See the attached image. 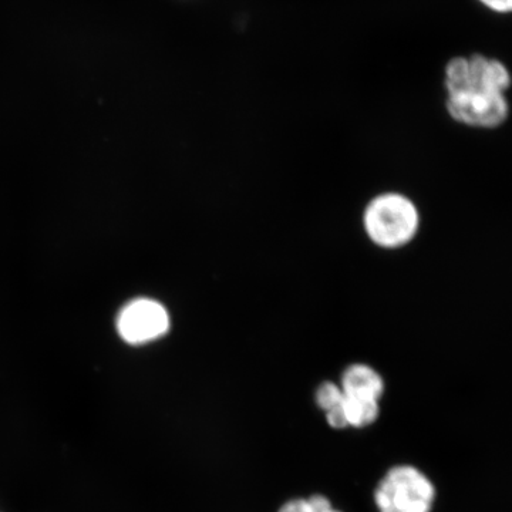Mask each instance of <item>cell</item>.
I'll return each instance as SVG.
<instances>
[{
  "mask_svg": "<svg viewBox=\"0 0 512 512\" xmlns=\"http://www.w3.org/2000/svg\"><path fill=\"white\" fill-rule=\"evenodd\" d=\"M446 107L448 114L458 123L480 128L501 126L510 113L505 94L497 93L450 94Z\"/></svg>",
  "mask_w": 512,
  "mask_h": 512,
  "instance_id": "277c9868",
  "label": "cell"
},
{
  "mask_svg": "<svg viewBox=\"0 0 512 512\" xmlns=\"http://www.w3.org/2000/svg\"><path fill=\"white\" fill-rule=\"evenodd\" d=\"M468 83L466 92L505 94L510 89L511 74L500 60L483 55L467 57ZM464 92V93H466Z\"/></svg>",
  "mask_w": 512,
  "mask_h": 512,
  "instance_id": "5b68a950",
  "label": "cell"
},
{
  "mask_svg": "<svg viewBox=\"0 0 512 512\" xmlns=\"http://www.w3.org/2000/svg\"><path fill=\"white\" fill-rule=\"evenodd\" d=\"M342 409L348 421V427H355V429H363L379 419V400L343 394Z\"/></svg>",
  "mask_w": 512,
  "mask_h": 512,
  "instance_id": "52a82bcc",
  "label": "cell"
},
{
  "mask_svg": "<svg viewBox=\"0 0 512 512\" xmlns=\"http://www.w3.org/2000/svg\"><path fill=\"white\" fill-rule=\"evenodd\" d=\"M279 512H312L311 503L309 500H292L288 501Z\"/></svg>",
  "mask_w": 512,
  "mask_h": 512,
  "instance_id": "7c38bea8",
  "label": "cell"
},
{
  "mask_svg": "<svg viewBox=\"0 0 512 512\" xmlns=\"http://www.w3.org/2000/svg\"><path fill=\"white\" fill-rule=\"evenodd\" d=\"M316 404L323 412H329L333 407H338L343 400V392L338 384L325 382L320 384L315 394Z\"/></svg>",
  "mask_w": 512,
  "mask_h": 512,
  "instance_id": "ba28073f",
  "label": "cell"
},
{
  "mask_svg": "<svg viewBox=\"0 0 512 512\" xmlns=\"http://www.w3.org/2000/svg\"><path fill=\"white\" fill-rule=\"evenodd\" d=\"M326 421L332 429L342 430L348 429V421H346L345 413H343L342 403L338 407L326 412Z\"/></svg>",
  "mask_w": 512,
  "mask_h": 512,
  "instance_id": "9c48e42d",
  "label": "cell"
},
{
  "mask_svg": "<svg viewBox=\"0 0 512 512\" xmlns=\"http://www.w3.org/2000/svg\"><path fill=\"white\" fill-rule=\"evenodd\" d=\"M481 5L495 13H510L512 0H478Z\"/></svg>",
  "mask_w": 512,
  "mask_h": 512,
  "instance_id": "8fae6325",
  "label": "cell"
},
{
  "mask_svg": "<svg viewBox=\"0 0 512 512\" xmlns=\"http://www.w3.org/2000/svg\"><path fill=\"white\" fill-rule=\"evenodd\" d=\"M170 326V315L164 306L150 299L128 303L117 318V332L131 346L148 345L164 338Z\"/></svg>",
  "mask_w": 512,
  "mask_h": 512,
  "instance_id": "3957f363",
  "label": "cell"
},
{
  "mask_svg": "<svg viewBox=\"0 0 512 512\" xmlns=\"http://www.w3.org/2000/svg\"><path fill=\"white\" fill-rule=\"evenodd\" d=\"M308 500L311 503L312 512H342L335 510L329 498L323 497V495H313Z\"/></svg>",
  "mask_w": 512,
  "mask_h": 512,
  "instance_id": "30bf717a",
  "label": "cell"
},
{
  "mask_svg": "<svg viewBox=\"0 0 512 512\" xmlns=\"http://www.w3.org/2000/svg\"><path fill=\"white\" fill-rule=\"evenodd\" d=\"M340 389L345 396L365 397L380 402L384 393V382L373 367L352 365L343 373Z\"/></svg>",
  "mask_w": 512,
  "mask_h": 512,
  "instance_id": "8992f818",
  "label": "cell"
},
{
  "mask_svg": "<svg viewBox=\"0 0 512 512\" xmlns=\"http://www.w3.org/2000/svg\"><path fill=\"white\" fill-rule=\"evenodd\" d=\"M375 500L379 512H431L436 488L416 467L396 466L377 485Z\"/></svg>",
  "mask_w": 512,
  "mask_h": 512,
  "instance_id": "7a4b0ae2",
  "label": "cell"
},
{
  "mask_svg": "<svg viewBox=\"0 0 512 512\" xmlns=\"http://www.w3.org/2000/svg\"><path fill=\"white\" fill-rule=\"evenodd\" d=\"M365 231L377 247L396 249L409 244L420 227V214L410 198L396 192L377 195L366 207Z\"/></svg>",
  "mask_w": 512,
  "mask_h": 512,
  "instance_id": "6da1fadb",
  "label": "cell"
}]
</instances>
